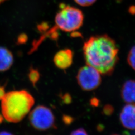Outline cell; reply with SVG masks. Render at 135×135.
<instances>
[{
	"instance_id": "cell-1",
	"label": "cell",
	"mask_w": 135,
	"mask_h": 135,
	"mask_svg": "<svg viewBox=\"0 0 135 135\" xmlns=\"http://www.w3.org/2000/svg\"><path fill=\"white\" fill-rule=\"evenodd\" d=\"M83 53L87 65L104 75L113 72L118 59V49L115 42L107 35L90 38L84 44Z\"/></svg>"
},
{
	"instance_id": "cell-2",
	"label": "cell",
	"mask_w": 135,
	"mask_h": 135,
	"mask_svg": "<svg viewBox=\"0 0 135 135\" xmlns=\"http://www.w3.org/2000/svg\"><path fill=\"white\" fill-rule=\"evenodd\" d=\"M34 103L33 97L27 91L6 93L1 103L3 116L8 122L18 123L29 113Z\"/></svg>"
},
{
	"instance_id": "cell-3",
	"label": "cell",
	"mask_w": 135,
	"mask_h": 135,
	"mask_svg": "<svg viewBox=\"0 0 135 135\" xmlns=\"http://www.w3.org/2000/svg\"><path fill=\"white\" fill-rule=\"evenodd\" d=\"M84 18L81 10L62 4L60 10L55 17L56 27L54 28L66 32L75 31L81 27Z\"/></svg>"
},
{
	"instance_id": "cell-4",
	"label": "cell",
	"mask_w": 135,
	"mask_h": 135,
	"mask_svg": "<svg viewBox=\"0 0 135 135\" xmlns=\"http://www.w3.org/2000/svg\"><path fill=\"white\" fill-rule=\"evenodd\" d=\"M31 125L37 130L46 131L56 128L55 118L53 112L47 107L38 106L29 115Z\"/></svg>"
},
{
	"instance_id": "cell-5",
	"label": "cell",
	"mask_w": 135,
	"mask_h": 135,
	"mask_svg": "<svg viewBox=\"0 0 135 135\" xmlns=\"http://www.w3.org/2000/svg\"><path fill=\"white\" fill-rule=\"evenodd\" d=\"M77 80L80 87L85 91L95 90L100 85L102 81L100 73L89 65L84 66L79 70Z\"/></svg>"
},
{
	"instance_id": "cell-6",
	"label": "cell",
	"mask_w": 135,
	"mask_h": 135,
	"mask_svg": "<svg viewBox=\"0 0 135 135\" xmlns=\"http://www.w3.org/2000/svg\"><path fill=\"white\" fill-rule=\"evenodd\" d=\"M121 124L130 130H135V105L127 104L122 109L120 115Z\"/></svg>"
},
{
	"instance_id": "cell-7",
	"label": "cell",
	"mask_w": 135,
	"mask_h": 135,
	"mask_svg": "<svg viewBox=\"0 0 135 135\" xmlns=\"http://www.w3.org/2000/svg\"><path fill=\"white\" fill-rule=\"evenodd\" d=\"M73 52L69 49L61 50L55 55L54 63L57 67L61 69H66L72 64Z\"/></svg>"
},
{
	"instance_id": "cell-8",
	"label": "cell",
	"mask_w": 135,
	"mask_h": 135,
	"mask_svg": "<svg viewBox=\"0 0 135 135\" xmlns=\"http://www.w3.org/2000/svg\"><path fill=\"white\" fill-rule=\"evenodd\" d=\"M121 97L126 103L135 105V80H130L124 84L121 89Z\"/></svg>"
},
{
	"instance_id": "cell-9",
	"label": "cell",
	"mask_w": 135,
	"mask_h": 135,
	"mask_svg": "<svg viewBox=\"0 0 135 135\" xmlns=\"http://www.w3.org/2000/svg\"><path fill=\"white\" fill-rule=\"evenodd\" d=\"M14 62L13 54L8 49L0 47V72L8 70Z\"/></svg>"
},
{
	"instance_id": "cell-10",
	"label": "cell",
	"mask_w": 135,
	"mask_h": 135,
	"mask_svg": "<svg viewBox=\"0 0 135 135\" xmlns=\"http://www.w3.org/2000/svg\"><path fill=\"white\" fill-rule=\"evenodd\" d=\"M28 77L33 86L36 87V84L39 81L40 78V73L37 69H35L33 68H31L29 70Z\"/></svg>"
},
{
	"instance_id": "cell-11",
	"label": "cell",
	"mask_w": 135,
	"mask_h": 135,
	"mask_svg": "<svg viewBox=\"0 0 135 135\" xmlns=\"http://www.w3.org/2000/svg\"><path fill=\"white\" fill-rule=\"evenodd\" d=\"M128 62L131 67L135 70V46L131 49L129 53Z\"/></svg>"
},
{
	"instance_id": "cell-12",
	"label": "cell",
	"mask_w": 135,
	"mask_h": 135,
	"mask_svg": "<svg viewBox=\"0 0 135 135\" xmlns=\"http://www.w3.org/2000/svg\"><path fill=\"white\" fill-rule=\"evenodd\" d=\"M78 5L83 7H87L93 5L96 0H74Z\"/></svg>"
},
{
	"instance_id": "cell-13",
	"label": "cell",
	"mask_w": 135,
	"mask_h": 135,
	"mask_svg": "<svg viewBox=\"0 0 135 135\" xmlns=\"http://www.w3.org/2000/svg\"><path fill=\"white\" fill-rule=\"evenodd\" d=\"M61 99L64 104H69L72 102V98L70 94L65 93L63 95H61Z\"/></svg>"
},
{
	"instance_id": "cell-14",
	"label": "cell",
	"mask_w": 135,
	"mask_h": 135,
	"mask_svg": "<svg viewBox=\"0 0 135 135\" xmlns=\"http://www.w3.org/2000/svg\"><path fill=\"white\" fill-rule=\"evenodd\" d=\"M71 135H89L86 131L83 128H80L74 131L71 133Z\"/></svg>"
},
{
	"instance_id": "cell-15",
	"label": "cell",
	"mask_w": 135,
	"mask_h": 135,
	"mask_svg": "<svg viewBox=\"0 0 135 135\" xmlns=\"http://www.w3.org/2000/svg\"><path fill=\"white\" fill-rule=\"evenodd\" d=\"M63 121L66 125H69L73 122L74 119L70 116L64 115L63 117Z\"/></svg>"
},
{
	"instance_id": "cell-16",
	"label": "cell",
	"mask_w": 135,
	"mask_h": 135,
	"mask_svg": "<svg viewBox=\"0 0 135 135\" xmlns=\"http://www.w3.org/2000/svg\"><path fill=\"white\" fill-rule=\"evenodd\" d=\"M103 112L105 115L109 116L112 114L113 112V108L109 105H107L104 107L103 109Z\"/></svg>"
},
{
	"instance_id": "cell-17",
	"label": "cell",
	"mask_w": 135,
	"mask_h": 135,
	"mask_svg": "<svg viewBox=\"0 0 135 135\" xmlns=\"http://www.w3.org/2000/svg\"><path fill=\"white\" fill-rule=\"evenodd\" d=\"M27 39H28V37L26 35L22 34L20 36V37L18 38V42H19L20 43H25L27 41Z\"/></svg>"
},
{
	"instance_id": "cell-18",
	"label": "cell",
	"mask_w": 135,
	"mask_h": 135,
	"mask_svg": "<svg viewBox=\"0 0 135 135\" xmlns=\"http://www.w3.org/2000/svg\"><path fill=\"white\" fill-rule=\"evenodd\" d=\"M90 104L93 106L97 107L99 105V101L96 98H93L90 101Z\"/></svg>"
},
{
	"instance_id": "cell-19",
	"label": "cell",
	"mask_w": 135,
	"mask_h": 135,
	"mask_svg": "<svg viewBox=\"0 0 135 135\" xmlns=\"http://www.w3.org/2000/svg\"><path fill=\"white\" fill-rule=\"evenodd\" d=\"M5 87L3 86H0V100L2 99L5 96Z\"/></svg>"
},
{
	"instance_id": "cell-20",
	"label": "cell",
	"mask_w": 135,
	"mask_h": 135,
	"mask_svg": "<svg viewBox=\"0 0 135 135\" xmlns=\"http://www.w3.org/2000/svg\"><path fill=\"white\" fill-rule=\"evenodd\" d=\"M123 135H135V130L125 131L123 132Z\"/></svg>"
},
{
	"instance_id": "cell-21",
	"label": "cell",
	"mask_w": 135,
	"mask_h": 135,
	"mask_svg": "<svg viewBox=\"0 0 135 135\" xmlns=\"http://www.w3.org/2000/svg\"><path fill=\"white\" fill-rule=\"evenodd\" d=\"M0 135H14L10 132L7 131H2L0 132Z\"/></svg>"
},
{
	"instance_id": "cell-22",
	"label": "cell",
	"mask_w": 135,
	"mask_h": 135,
	"mask_svg": "<svg viewBox=\"0 0 135 135\" xmlns=\"http://www.w3.org/2000/svg\"><path fill=\"white\" fill-rule=\"evenodd\" d=\"M3 120H4L3 117H2V116H1V115H0V124H1V123H2V122H3Z\"/></svg>"
},
{
	"instance_id": "cell-23",
	"label": "cell",
	"mask_w": 135,
	"mask_h": 135,
	"mask_svg": "<svg viewBox=\"0 0 135 135\" xmlns=\"http://www.w3.org/2000/svg\"><path fill=\"white\" fill-rule=\"evenodd\" d=\"M6 0H0V4H1L2 3L4 2Z\"/></svg>"
},
{
	"instance_id": "cell-24",
	"label": "cell",
	"mask_w": 135,
	"mask_h": 135,
	"mask_svg": "<svg viewBox=\"0 0 135 135\" xmlns=\"http://www.w3.org/2000/svg\"><path fill=\"white\" fill-rule=\"evenodd\" d=\"M117 135V134H115V135Z\"/></svg>"
}]
</instances>
